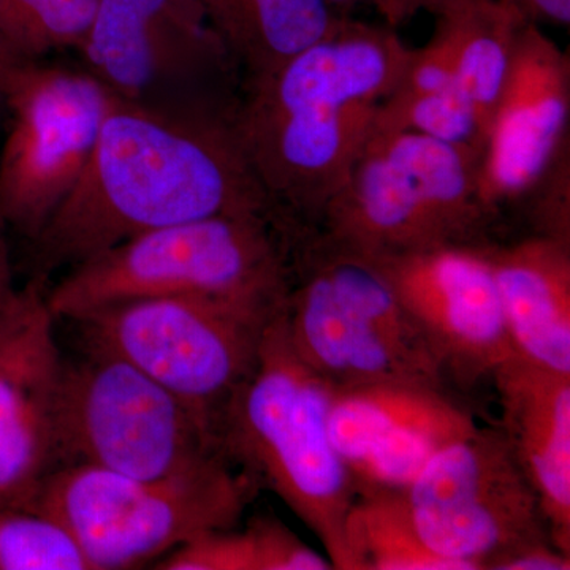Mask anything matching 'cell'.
Masks as SVG:
<instances>
[{"label":"cell","mask_w":570,"mask_h":570,"mask_svg":"<svg viewBox=\"0 0 570 570\" xmlns=\"http://www.w3.org/2000/svg\"><path fill=\"white\" fill-rule=\"evenodd\" d=\"M234 111L116 99L91 159L32 242L33 276L47 281L52 272L168 225L223 214L277 219L247 163Z\"/></svg>","instance_id":"6da1fadb"},{"label":"cell","mask_w":570,"mask_h":570,"mask_svg":"<svg viewBox=\"0 0 570 570\" xmlns=\"http://www.w3.org/2000/svg\"><path fill=\"white\" fill-rule=\"evenodd\" d=\"M411 52L390 26L344 14L325 39L272 73L243 82L236 134L281 223L316 228Z\"/></svg>","instance_id":"7a4b0ae2"},{"label":"cell","mask_w":570,"mask_h":570,"mask_svg":"<svg viewBox=\"0 0 570 570\" xmlns=\"http://www.w3.org/2000/svg\"><path fill=\"white\" fill-rule=\"evenodd\" d=\"M333 392L292 346L281 313L266 326L257 362L225 409L219 438L236 466L275 491L316 532L333 568L348 569L346 528L356 491L330 438Z\"/></svg>","instance_id":"3957f363"},{"label":"cell","mask_w":570,"mask_h":570,"mask_svg":"<svg viewBox=\"0 0 570 570\" xmlns=\"http://www.w3.org/2000/svg\"><path fill=\"white\" fill-rule=\"evenodd\" d=\"M291 234L264 214H223L146 232L71 266L47 288L58 321L151 296H208L279 313L292 284Z\"/></svg>","instance_id":"277c9868"},{"label":"cell","mask_w":570,"mask_h":570,"mask_svg":"<svg viewBox=\"0 0 570 570\" xmlns=\"http://www.w3.org/2000/svg\"><path fill=\"white\" fill-rule=\"evenodd\" d=\"M299 254L283 317L292 346L335 389L433 384L441 363L370 255L325 235H295Z\"/></svg>","instance_id":"5b68a950"},{"label":"cell","mask_w":570,"mask_h":570,"mask_svg":"<svg viewBox=\"0 0 570 570\" xmlns=\"http://www.w3.org/2000/svg\"><path fill=\"white\" fill-rule=\"evenodd\" d=\"M254 485L234 461L156 480L77 464L52 472L33 512L58 520L91 570L135 569L234 528Z\"/></svg>","instance_id":"8992f818"},{"label":"cell","mask_w":570,"mask_h":570,"mask_svg":"<svg viewBox=\"0 0 570 570\" xmlns=\"http://www.w3.org/2000/svg\"><path fill=\"white\" fill-rule=\"evenodd\" d=\"M478 168L474 156L448 142L373 130L316 228L370 257L464 245L489 219Z\"/></svg>","instance_id":"52a82bcc"},{"label":"cell","mask_w":570,"mask_h":570,"mask_svg":"<svg viewBox=\"0 0 570 570\" xmlns=\"http://www.w3.org/2000/svg\"><path fill=\"white\" fill-rule=\"evenodd\" d=\"M232 461L202 415L122 356L82 341L63 356L58 463L156 480Z\"/></svg>","instance_id":"ba28073f"},{"label":"cell","mask_w":570,"mask_h":570,"mask_svg":"<svg viewBox=\"0 0 570 570\" xmlns=\"http://www.w3.org/2000/svg\"><path fill=\"white\" fill-rule=\"evenodd\" d=\"M281 313L208 296H151L112 303L73 324L85 343L132 363L219 434L225 409L257 362L266 326Z\"/></svg>","instance_id":"9c48e42d"},{"label":"cell","mask_w":570,"mask_h":570,"mask_svg":"<svg viewBox=\"0 0 570 570\" xmlns=\"http://www.w3.org/2000/svg\"><path fill=\"white\" fill-rule=\"evenodd\" d=\"M9 127L0 151V219L39 236L91 159L118 97L88 70L21 61L0 88Z\"/></svg>","instance_id":"30bf717a"},{"label":"cell","mask_w":570,"mask_h":570,"mask_svg":"<svg viewBox=\"0 0 570 570\" xmlns=\"http://www.w3.org/2000/svg\"><path fill=\"white\" fill-rule=\"evenodd\" d=\"M85 70L127 102L230 110L236 67L200 0H99L77 50Z\"/></svg>","instance_id":"8fae6325"},{"label":"cell","mask_w":570,"mask_h":570,"mask_svg":"<svg viewBox=\"0 0 570 570\" xmlns=\"http://www.w3.org/2000/svg\"><path fill=\"white\" fill-rule=\"evenodd\" d=\"M403 494L423 546L456 570L494 569L542 543L538 494L502 434L475 428L450 442Z\"/></svg>","instance_id":"7c38bea8"},{"label":"cell","mask_w":570,"mask_h":570,"mask_svg":"<svg viewBox=\"0 0 570 570\" xmlns=\"http://www.w3.org/2000/svg\"><path fill=\"white\" fill-rule=\"evenodd\" d=\"M45 284L18 288L0 324V508L29 512L59 466L63 355Z\"/></svg>","instance_id":"4fadbf2b"},{"label":"cell","mask_w":570,"mask_h":570,"mask_svg":"<svg viewBox=\"0 0 570 570\" xmlns=\"http://www.w3.org/2000/svg\"><path fill=\"white\" fill-rule=\"evenodd\" d=\"M569 56L539 29H521L478 168L487 213L530 194L569 142Z\"/></svg>","instance_id":"5bb4252c"},{"label":"cell","mask_w":570,"mask_h":570,"mask_svg":"<svg viewBox=\"0 0 570 570\" xmlns=\"http://www.w3.org/2000/svg\"><path fill=\"white\" fill-rule=\"evenodd\" d=\"M475 428L431 385L379 382L335 389L330 404V438L366 493H404L439 450Z\"/></svg>","instance_id":"9a60e30c"},{"label":"cell","mask_w":570,"mask_h":570,"mask_svg":"<svg viewBox=\"0 0 570 570\" xmlns=\"http://www.w3.org/2000/svg\"><path fill=\"white\" fill-rule=\"evenodd\" d=\"M371 258L441 362L497 371L517 355L489 253L448 245Z\"/></svg>","instance_id":"2e32d148"},{"label":"cell","mask_w":570,"mask_h":570,"mask_svg":"<svg viewBox=\"0 0 570 570\" xmlns=\"http://www.w3.org/2000/svg\"><path fill=\"white\" fill-rule=\"evenodd\" d=\"M504 441L538 494L558 550L570 542V376L513 355L494 371Z\"/></svg>","instance_id":"e0dca14e"},{"label":"cell","mask_w":570,"mask_h":570,"mask_svg":"<svg viewBox=\"0 0 570 570\" xmlns=\"http://www.w3.org/2000/svg\"><path fill=\"white\" fill-rule=\"evenodd\" d=\"M489 257L515 354L570 376L569 243L543 235Z\"/></svg>","instance_id":"ac0fdd59"},{"label":"cell","mask_w":570,"mask_h":570,"mask_svg":"<svg viewBox=\"0 0 570 570\" xmlns=\"http://www.w3.org/2000/svg\"><path fill=\"white\" fill-rule=\"evenodd\" d=\"M243 82L279 69L330 36L344 14L326 0H200Z\"/></svg>","instance_id":"d6986e66"},{"label":"cell","mask_w":570,"mask_h":570,"mask_svg":"<svg viewBox=\"0 0 570 570\" xmlns=\"http://www.w3.org/2000/svg\"><path fill=\"white\" fill-rule=\"evenodd\" d=\"M434 14L452 45L456 88L474 108L487 140L517 40L530 21L504 0H449Z\"/></svg>","instance_id":"ffe728a7"},{"label":"cell","mask_w":570,"mask_h":570,"mask_svg":"<svg viewBox=\"0 0 570 570\" xmlns=\"http://www.w3.org/2000/svg\"><path fill=\"white\" fill-rule=\"evenodd\" d=\"M163 570H322L332 562L272 520L204 532L156 562Z\"/></svg>","instance_id":"44dd1931"},{"label":"cell","mask_w":570,"mask_h":570,"mask_svg":"<svg viewBox=\"0 0 570 570\" xmlns=\"http://www.w3.org/2000/svg\"><path fill=\"white\" fill-rule=\"evenodd\" d=\"M348 569L456 570L423 546L409 519L403 493H365L346 528Z\"/></svg>","instance_id":"7402d4cb"},{"label":"cell","mask_w":570,"mask_h":570,"mask_svg":"<svg viewBox=\"0 0 570 570\" xmlns=\"http://www.w3.org/2000/svg\"><path fill=\"white\" fill-rule=\"evenodd\" d=\"M97 6L99 0H0V36L29 61L56 51H77Z\"/></svg>","instance_id":"603a6c76"},{"label":"cell","mask_w":570,"mask_h":570,"mask_svg":"<svg viewBox=\"0 0 570 570\" xmlns=\"http://www.w3.org/2000/svg\"><path fill=\"white\" fill-rule=\"evenodd\" d=\"M373 130H404L448 142L480 163L485 135L474 108L459 88L397 99L389 96L379 107Z\"/></svg>","instance_id":"cb8c5ba5"},{"label":"cell","mask_w":570,"mask_h":570,"mask_svg":"<svg viewBox=\"0 0 570 570\" xmlns=\"http://www.w3.org/2000/svg\"><path fill=\"white\" fill-rule=\"evenodd\" d=\"M0 570H91L77 540L51 517L0 508Z\"/></svg>","instance_id":"d4e9b609"},{"label":"cell","mask_w":570,"mask_h":570,"mask_svg":"<svg viewBox=\"0 0 570 570\" xmlns=\"http://www.w3.org/2000/svg\"><path fill=\"white\" fill-rule=\"evenodd\" d=\"M494 569L502 570H564L569 569L568 553L562 551H551L549 547L540 546L530 547L519 551V553L510 554L494 566Z\"/></svg>","instance_id":"484cf974"},{"label":"cell","mask_w":570,"mask_h":570,"mask_svg":"<svg viewBox=\"0 0 570 570\" xmlns=\"http://www.w3.org/2000/svg\"><path fill=\"white\" fill-rule=\"evenodd\" d=\"M513 9L520 11L524 20L534 22H551L564 26L570 22V0H504Z\"/></svg>","instance_id":"4316f807"},{"label":"cell","mask_w":570,"mask_h":570,"mask_svg":"<svg viewBox=\"0 0 570 570\" xmlns=\"http://www.w3.org/2000/svg\"><path fill=\"white\" fill-rule=\"evenodd\" d=\"M448 2L449 0H374L373 6L381 11L390 28H396L415 17L419 11L428 10L434 13Z\"/></svg>","instance_id":"83f0119b"},{"label":"cell","mask_w":570,"mask_h":570,"mask_svg":"<svg viewBox=\"0 0 570 570\" xmlns=\"http://www.w3.org/2000/svg\"><path fill=\"white\" fill-rule=\"evenodd\" d=\"M18 288L20 287L14 285L13 265H11L9 228L0 219V324L13 305Z\"/></svg>","instance_id":"f1b7e54d"},{"label":"cell","mask_w":570,"mask_h":570,"mask_svg":"<svg viewBox=\"0 0 570 570\" xmlns=\"http://www.w3.org/2000/svg\"><path fill=\"white\" fill-rule=\"evenodd\" d=\"M21 61H26V59H22L21 56L13 50L9 41L0 36V88H2L3 81L9 77L10 71Z\"/></svg>","instance_id":"f546056e"},{"label":"cell","mask_w":570,"mask_h":570,"mask_svg":"<svg viewBox=\"0 0 570 570\" xmlns=\"http://www.w3.org/2000/svg\"><path fill=\"white\" fill-rule=\"evenodd\" d=\"M326 2H328V6L332 7L336 13L347 14L348 11L355 9V7L360 6V3H374V0H326Z\"/></svg>","instance_id":"4dcf8cb0"},{"label":"cell","mask_w":570,"mask_h":570,"mask_svg":"<svg viewBox=\"0 0 570 570\" xmlns=\"http://www.w3.org/2000/svg\"><path fill=\"white\" fill-rule=\"evenodd\" d=\"M0 105H2V97H0Z\"/></svg>","instance_id":"1f68e13d"}]
</instances>
